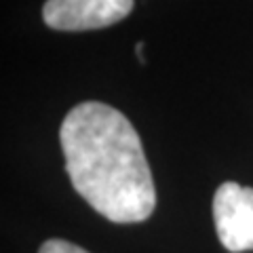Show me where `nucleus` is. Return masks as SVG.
<instances>
[{"mask_svg":"<svg viewBox=\"0 0 253 253\" xmlns=\"http://www.w3.org/2000/svg\"><path fill=\"white\" fill-rule=\"evenodd\" d=\"M66 171L91 207L114 224H139L156 209L154 177L135 126L116 108L83 101L59 129Z\"/></svg>","mask_w":253,"mask_h":253,"instance_id":"obj_1","label":"nucleus"},{"mask_svg":"<svg viewBox=\"0 0 253 253\" xmlns=\"http://www.w3.org/2000/svg\"><path fill=\"white\" fill-rule=\"evenodd\" d=\"M217 239L230 253L253 249V188L224 181L213 196Z\"/></svg>","mask_w":253,"mask_h":253,"instance_id":"obj_2","label":"nucleus"},{"mask_svg":"<svg viewBox=\"0 0 253 253\" xmlns=\"http://www.w3.org/2000/svg\"><path fill=\"white\" fill-rule=\"evenodd\" d=\"M133 9V0H46L42 21L57 32L101 30L123 21Z\"/></svg>","mask_w":253,"mask_h":253,"instance_id":"obj_3","label":"nucleus"},{"mask_svg":"<svg viewBox=\"0 0 253 253\" xmlns=\"http://www.w3.org/2000/svg\"><path fill=\"white\" fill-rule=\"evenodd\" d=\"M38 253H89V251H84L83 247H78L74 243H68L61 239H51V241L42 243V247L38 249Z\"/></svg>","mask_w":253,"mask_h":253,"instance_id":"obj_4","label":"nucleus"}]
</instances>
